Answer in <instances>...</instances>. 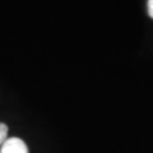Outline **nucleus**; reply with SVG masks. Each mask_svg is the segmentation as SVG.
<instances>
[{
    "mask_svg": "<svg viewBox=\"0 0 153 153\" xmlns=\"http://www.w3.org/2000/svg\"><path fill=\"white\" fill-rule=\"evenodd\" d=\"M0 153H28L27 144L19 138H9L1 146Z\"/></svg>",
    "mask_w": 153,
    "mask_h": 153,
    "instance_id": "obj_1",
    "label": "nucleus"
},
{
    "mask_svg": "<svg viewBox=\"0 0 153 153\" xmlns=\"http://www.w3.org/2000/svg\"><path fill=\"white\" fill-rule=\"evenodd\" d=\"M148 14L153 18V0H148Z\"/></svg>",
    "mask_w": 153,
    "mask_h": 153,
    "instance_id": "obj_3",
    "label": "nucleus"
},
{
    "mask_svg": "<svg viewBox=\"0 0 153 153\" xmlns=\"http://www.w3.org/2000/svg\"><path fill=\"white\" fill-rule=\"evenodd\" d=\"M7 135H8V126L5 124L0 123V147H1L4 144V142L8 139Z\"/></svg>",
    "mask_w": 153,
    "mask_h": 153,
    "instance_id": "obj_2",
    "label": "nucleus"
}]
</instances>
